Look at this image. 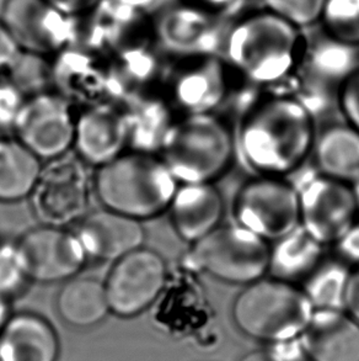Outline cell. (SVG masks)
<instances>
[{"instance_id": "4fadbf2b", "label": "cell", "mask_w": 359, "mask_h": 361, "mask_svg": "<svg viewBox=\"0 0 359 361\" xmlns=\"http://www.w3.org/2000/svg\"><path fill=\"white\" fill-rule=\"evenodd\" d=\"M153 41L156 39L151 13L115 0H101L90 13L78 19L77 44L110 59L125 49Z\"/></svg>"}, {"instance_id": "60d3db41", "label": "cell", "mask_w": 359, "mask_h": 361, "mask_svg": "<svg viewBox=\"0 0 359 361\" xmlns=\"http://www.w3.org/2000/svg\"><path fill=\"white\" fill-rule=\"evenodd\" d=\"M202 1H204V3H208V4L213 5V4H219V5H223L224 3H227L228 0H202Z\"/></svg>"}, {"instance_id": "ffe728a7", "label": "cell", "mask_w": 359, "mask_h": 361, "mask_svg": "<svg viewBox=\"0 0 359 361\" xmlns=\"http://www.w3.org/2000/svg\"><path fill=\"white\" fill-rule=\"evenodd\" d=\"M58 355V336L39 314H11L0 331V361H57Z\"/></svg>"}, {"instance_id": "ac0fdd59", "label": "cell", "mask_w": 359, "mask_h": 361, "mask_svg": "<svg viewBox=\"0 0 359 361\" xmlns=\"http://www.w3.org/2000/svg\"><path fill=\"white\" fill-rule=\"evenodd\" d=\"M223 196L214 183L179 184L169 212L176 235L194 244L218 228L224 216Z\"/></svg>"}, {"instance_id": "cb8c5ba5", "label": "cell", "mask_w": 359, "mask_h": 361, "mask_svg": "<svg viewBox=\"0 0 359 361\" xmlns=\"http://www.w3.org/2000/svg\"><path fill=\"white\" fill-rule=\"evenodd\" d=\"M44 161L14 137H0V202L29 199Z\"/></svg>"}, {"instance_id": "6da1fadb", "label": "cell", "mask_w": 359, "mask_h": 361, "mask_svg": "<svg viewBox=\"0 0 359 361\" xmlns=\"http://www.w3.org/2000/svg\"><path fill=\"white\" fill-rule=\"evenodd\" d=\"M315 140L310 108L293 95L277 94L258 100L244 114L237 145L256 176L286 178L310 158Z\"/></svg>"}, {"instance_id": "8fae6325", "label": "cell", "mask_w": 359, "mask_h": 361, "mask_svg": "<svg viewBox=\"0 0 359 361\" xmlns=\"http://www.w3.org/2000/svg\"><path fill=\"white\" fill-rule=\"evenodd\" d=\"M168 264L160 253L143 245L112 263L103 281L110 312L136 317L151 307L165 288Z\"/></svg>"}, {"instance_id": "e575fe53", "label": "cell", "mask_w": 359, "mask_h": 361, "mask_svg": "<svg viewBox=\"0 0 359 361\" xmlns=\"http://www.w3.org/2000/svg\"><path fill=\"white\" fill-rule=\"evenodd\" d=\"M344 311L359 322V264L351 267L344 296Z\"/></svg>"}, {"instance_id": "7a4b0ae2", "label": "cell", "mask_w": 359, "mask_h": 361, "mask_svg": "<svg viewBox=\"0 0 359 361\" xmlns=\"http://www.w3.org/2000/svg\"><path fill=\"white\" fill-rule=\"evenodd\" d=\"M177 188L179 181L163 158L146 152L126 151L94 174L102 207L141 222L169 210Z\"/></svg>"}, {"instance_id": "8d00e7d4", "label": "cell", "mask_w": 359, "mask_h": 361, "mask_svg": "<svg viewBox=\"0 0 359 361\" xmlns=\"http://www.w3.org/2000/svg\"><path fill=\"white\" fill-rule=\"evenodd\" d=\"M63 14L79 19L90 13L101 0H47Z\"/></svg>"}, {"instance_id": "5b68a950", "label": "cell", "mask_w": 359, "mask_h": 361, "mask_svg": "<svg viewBox=\"0 0 359 361\" xmlns=\"http://www.w3.org/2000/svg\"><path fill=\"white\" fill-rule=\"evenodd\" d=\"M315 308L303 286L282 279H258L245 286L233 305L234 322L261 342H286L304 332Z\"/></svg>"}, {"instance_id": "603a6c76", "label": "cell", "mask_w": 359, "mask_h": 361, "mask_svg": "<svg viewBox=\"0 0 359 361\" xmlns=\"http://www.w3.org/2000/svg\"><path fill=\"white\" fill-rule=\"evenodd\" d=\"M56 307L63 322L79 329L95 327L111 313L103 281L79 275L64 281Z\"/></svg>"}, {"instance_id": "b9f144b4", "label": "cell", "mask_w": 359, "mask_h": 361, "mask_svg": "<svg viewBox=\"0 0 359 361\" xmlns=\"http://www.w3.org/2000/svg\"><path fill=\"white\" fill-rule=\"evenodd\" d=\"M358 195H359V192H358Z\"/></svg>"}, {"instance_id": "ba28073f", "label": "cell", "mask_w": 359, "mask_h": 361, "mask_svg": "<svg viewBox=\"0 0 359 361\" xmlns=\"http://www.w3.org/2000/svg\"><path fill=\"white\" fill-rule=\"evenodd\" d=\"M233 217L237 225L275 243L301 227L299 191L286 178L256 176L234 197Z\"/></svg>"}, {"instance_id": "83f0119b", "label": "cell", "mask_w": 359, "mask_h": 361, "mask_svg": "<svg viewBox=\"0 0 359 361\" xmlns=\"http://www.w3.org/2000/svg\"><path fill=\"white\" fill-rule=\"evenodd\" d=\"M320 21L336 42L359 46V0H325Z\"/></svg>"}, {"instance_id": "52a82bcc", "label": "cell", "mask_w": 359, "mask_h": 361, "mask_svg": "<svg viewBox=\"0 0 359 361\" xmlns=\"http://www.w3.org/2000/svg\"><path fill=\"white\" fill-rule=\"evenodd\" d=\"M75 153L44 161L30 195V206L39 225L68 228L90 212L94 176Z\"/></svg>"}, {"instance_id": "30bf717a", "label": "cell", "mask_w": 359, "mask_h": 361, "mask_svg": "<svg viewBox=\"0 0 359 361\" xmlns=\"http://www.w3.org/2000/svg\"><path fill=\"white\" fill-rule=\"evenodd\" d=\"M0 20L26 54L52 59L78 41V19L47 0H4Z\"/></svg>"}, {"instance_id": "74e56055", "label": "cell", "mask_w": 359, "mask_h": 361, "mask_svg": "<svg viewBox=\"0 0 359 361\" xmlns=\"http://www.w3.org/2000/svg\"><path fill=\"white\" fill-rule=\"evenodd\" d=\"M115 1L123 5H128L132 8H136V9L144 10V11L151 13V14L159 3V0H115Z\"/></svg>"}, {"instance_id": "1f68e13d", "label": "cell", "mask_w": 359, "mask_h": 361, "mask_svg": "<svg viewBox=\"0 0 359 361\" xmlns=\"http://www.w3.org/2000/svg\"><path fill=\"white\" fill-rule=\"evenodd\" d=\"M26 98L9 74L0 73V131L14 128Z\"/></svg>"}, {"instance_id": "5bb4252c", "label": "cell", "mask_w": 359, "mask_h": 361, "mask_svg": "<svg viewBox=\"0 0 359 361\" xmlns=\"http://www.w3.org/2000/svg\"><path fill=\"white\" fill-rule=\"evenodd\" d=\"M18 242L36 283H64L79 275L89 262L78 235L64 227L39 225Z\"/></svg>"}, {"instance_id": "277c9868", "label": "cell", "mask_w": 359, "mask_h": 361, "mask_svg": "<svg viewBox=\"0 0 359 361\" xmlns=\"http://www.w3.org/2000/svg\"><path fill=\"white\" fill-rule=\"evenodd\" d=\"M235 140L213 113L189 114L175 120L159 156L179 184L214 183L233 163Z\"/></svg>"}, {"instance_id": "e0dca14e", "label": "cell", "mask_w": 359, "mask_h": 361, "mask_svg": "<svg viewBox=\"0 0 359 361\" xmlns=\"http://www.w3.org/2000/svg\"><path fill=\"white\" fill-rule=\"evenodd\" d=\"M151 20L156 44L170 54L206 56L213 47V19L199 6L171 5Z\"/></svg>"}, {"instance_id": "4316f807", "label": "cell", "mask_w": 359, "mask_h": 361, "mask_svg": "<svg viewBox=\"0 0 359 361\" xmlns=\"http://www.w3.org/2000/svg\"><path fill=\"white\" fill-rule=\"evenodd\" d=\"M351 267L341 259L322 260L304 280L303 288L315 310H344Z\"/></svg>"}, {"instance_id": "d590c367", "label": "cell", "mask_w": 359, "mask_h": 361, "mask_svg": "<svg viewBox=\"0 0 359 361\" xmlns=\"http://www.w3.org/2000/svg\"><path fill=\"white\" fill-rule=\"evenodd\" d=\"M335 245L342 262L350 267L359 264V224L348 231Z\"/></svg>"}, {"instance_id": "8992f818", "label": "cell", "mask_w": 359, "mask_h": 361, "mask_svg": "<svg viewBox=\"0 0 359 361\" xmlns=\"http://www.w3.org/2000/svg\"><path fill=\"white\" fill-rule=\"evenodd\" d=\"M189 245L184 264L222 283L246 286L270 270L271 243L237 224L220 225Z\"/></svg>"}, {"instance_id": "4dcf8cb0", "label": "cell", "mask_w": 359, "mask_h": 361, "mask_svg": "<svg viewBox=\"0 0 359 361\" xmlns=\"http://www.w3.org/2000/svg\"><path fill=\"white\" fill-rule=\"evenodd\" d=\"M266 11L296 27L320 21L325 0H263Z\"/></svg>"}, {"instance_id": "7c38bea8", "label": "cell", "mask_w": 359, "mask_h": 361, "mask_svg": "<svg viewBox=\"0 0 359 361\" xmlns=\"http://www.w3.org/2000/svg\"><path fill=\"white\" fill-rule=\"evenodd\" d=\"M75 121L63 94L46 90L26 98L13 131L34 156L47 161L73 149Z\"/></svg>"}, {"instance_id": "44dd1931", "label": "cell", "mask_w": 359, "mask_h": 361, "mask_svg": "<svg viewBox=\"0 0 359 361\" xmlns=\"http://www.w3.org/2000/svg\"><path fill=\"white\" fill-rule=\"evenodd\" d=\"M172 89L176 103L186 115L213 113L228 92L224 64L210 56H201L176 75Z\"/></svg>"}, {"instance_id": "9c48e42d", "label": "cell", "mask_w": 359, "mask_h": 361, "mask_svg": "<svg viewBox=\"0 0 359 361\" xmlns=\"http://www.w3.org/2000/svg\"><path fill=\"white\" fill-rule=\"evenodd\" d=\"M298 191L301 227L322 247L335 245L358 224L359 195L352 184L319 174Z\"/></svg>"}, {"instance_id": "2e32d148", "label": "cell", "mask_w": 359, "mask_h": 361, "mask_svg": "<svg viewBox=\"0 0 359 361\" xmlns=\"http://www.w3.org/2000/svg\"><path fill=\"white\" fill-rule=\"evenodd\" d=\"M128 147L126 114L110 104H99L77 115L74 153L88 166L107 164Z\"/></svg>"}, {"instance_id": "836d02e7", "label": "cell", "mask_w": 359, "mask_h": 361, "mask_svg": "<svg viewBox=\"0 0 359 361\" xmlns=\"http://www.w3.org/2000/svg\"><path fill=\"white\" fill-rule=\"evenodd\" d=\"M21 52L13 35L0 20V73H6Z\"/></svg>"}, {"instance_id": "3957f363", "label": "cell", "mask_w": 359, "mask_h": 361, "mask_svg": "<svg viewBox=\"0 0 359 361\" xmlns=\"http://www.w3.org/2000/svg\"><path fill=\"white\" fill-rule=\"evenodd\" d=\"M299 30L270 11L253 15L229 32L227 56L250 82L281 83L301 62L304 41Z\"/></svg>"}, {"instance_id": "f546056e", "label": "cell", "mask_w": 359, "mask_h": 361, "mask_svg": "<svg viewBox=\"0 0 359 361\" xmlns=\"http://www.w3.org/2000/svg\"><path fill=\"white\" fill-rule=\"evenodd\" d=\"M37 54L21 52L6 73L26 97L46 92V85L52 82L51 61Z\"/></svg>"}, {"instance_id": "7402d4cb", "label": "cell", "mask_w": 359, "mask_h": 361, "mask_svg": "<svg viewBox=\"0 0 359 361\" xmlns=\"http://www.w3.org/2000/svg\"><path fill=\"white\" fill-rule=\"evenodd\" d=\"M311 157L321 176L359 184V132L346 122L316 135Z\"/></svg>"}, {"instance_id": "d6a6232c", "label": "cell", "mask_w": 359, "mask_h": 361, "mask_svg": "<svg viewBox=\"0 0 359 361\" xmlns=\"http://www.w3.org/2000/svg\"><path fill=\"white\" fill-rule=\"evenodd\" d=\"M337 105L346 123L359 132V67L342 80L337 92Z\"/></svg>"}, {"instance_id": "f35d334b", "label": "cell", "mask_w": 359, "mask_h": 361, "mask_svg": "<svg viewBox=\"0 0 359 361\" xmlns=\"http://www.w3.org/2000/svg\"><path fill=\"white\" fill-rule=\"evenodd\" d=\"M240 361H283L281 355L273 352H253L243 357Z\"/></svg>"}, {"instance_id": "d4e9b609", "label": "cell", "mask_w": 359, "mask_h": 361, "mask_svg": "<svg viewBox=\"0 0 359 361\" xmlns=\"http://www.w3.org/2000/svg\"><path fill=\"white\" fill-rule=\"evenodd\" d=\"M324 248L301 227L271 244L272 276L296 283L306 280L324 260Z\"/></svg>"}, {"instance_id": "f1b7e54d", "label": "cell", "mask_w": 359, "mask_h": 361, "mask_svg": "<svg viewBox=\"0 0 359 361\" xmlns=\"http://www.w3.org/2000/svg\"><path fill=\"white\" fill-rule=\"evenodd\" d=\"M32 279L18 240L0 242V295L10 298L24 293Z\"/></svg>"}, {"instance_id": "484cf974", "label": "cell", "mask_w": 359, "mask_h": 361, "mask_svg": "<svg viewBox=\"0 0 359 361\" xmlns=\"http://www.w3.org/2000/svg\"><path fill=\"white\" fill-rule=\"evenodd\" d=\"M125 114L131 151L159 154L166 135L175 121L165 104L144 99Z\"/></svg>"}, {"instance_id": "d6986e66", "label": "cell", "mask_w": 359, "mask_h": 361, "mask_svg": "<svg viewBox=\"0 0 359 361\" xmlns=\"http://www.w3.org/2000/svg\"><path fill=\"white\" fill-rule=\"evenodd\" d=\"M301 334L313 361H359V322L344 310H315Z\"/></svg>"}, {"instance_id": "ab89813d", "label": "cell", "mask_w": 359, "mask_h": 361, "mask_svg": "<svg viewBox=\"0 0 359 361\" xmlns=\"http://www.w3.org/2000/svg\"><path fill=\"white\" fill-rule=\"evenodd\" d=\"M10 300L0 295V331L4 328L5 323L8 322L10 316Z\"/></svg>"}, {"instance_id": "9a60e30c", "label": "cell", "mask_w": 359, "mask_h": 361, "mask_svg": "<svg viewBox=\"0 0 359 361\" xmlns=\"http://www.w3.org/2000/svg\"><path fill=\"white\" fill-rule=\"evenodd\" d=\"M89 260L115 263L146 243L141 221L102 207L90 211L74 226Z\"/></svg>"}]
</instances>
